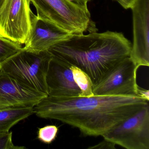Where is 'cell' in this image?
I'll use <instances>...</instances> for the list:
<instances>
[{"label": "cell", "instance_id": "e0dca14e", "mask_svg": "<svg viewBox=\"0 0 149 149\" xmlns=\"http://www.w3.org/2000/svg\"><path fill=\"white\" fill-rule=\"evenodd\" d=\"M116 144L113 142L104 138L103 140L101 141L94 146L89 147V149H116Z\"/></svg>", "mask_w": 149, "mask_h": 149}, {"label": "cell", "instance_id": "30bf717a", "mask_svg": "<svg viewBox=\"0 0 149 149\" xmlns=\"http://www.w3.org/2000/svg\"><path fill=\"white\" fill-rule=\"evenodd\" d=\"M72 35L32 13L30 32L23 48L32 52L46 51L51 46L68 39Z\"/></svg>", "mask_w": 149, "mask_h": 149}, {"label": "cell", "instance_id": "9c48e42d", "mask_svg": "<svg viewBox=\"0 0 149 149\" xmlns=\"http://www.w3.org/2000/svg\"><path fill=\"white\" fill-rule=\"evenodd\" d=\"M47 96L25 87L0 70V110L33 108Z\"/></svg>", "mask_w": 149, "mask_h": 149}, {"label": "cell", "instance_id": "5b68a950", "mask_svg": "<svg viewBox=\"0 0 149 149\" xmlns=\"http://www.w3.org/2000/svg\"><path fill=\"white\" fill-rule=\"evenodd\" d=\"M139 68L130 56L123 59L93 85L94 95L139 96L136 83Z\"/></svg>", "mask_w": 149, "mask_h": 149}, {"label": "cell", "instance_id": "2e32d148", "mask_svg": "<svg viewBox=\"0 0 149 149\" xmlns=\"http://www.w3.org/2000/svg\"><path fill=\"white\" fill-rule=\"evenodd\" d=\"M13 132H0V149H23L25 147L15 146L12 140Z\"/></svg>", "mask_w": 149, "mask_h": 149}, {"label": "cell", "instance_id": "ac0fdd59", "mask_svg": "<svg viewBox=\"0 0 149 149\" xmlns=\"http://www.w3.org/2000/svg\"><path fill=\"white\" fill-rule=\"evenodd\" d=\"M125 9L131 8L136 0H116Z\"/></svg>", "mask_w": 149, "mask_h": 149}, {"label": "cell", "instance_id": "8992f818", "mask_svg": "<svg viewBox=\"0 0 149 149\" xmlns=\"http://www.w3.org/2000/svg\"><path fill=\"white\" fill-rule=\"evenodd\" d=\"M127 149H149V105L102 136Z\"/></svg>", "mask_w": 149, "mask_h": 149}, {"label": "cell", "instance_id": "6da1fadb", "mask_svg": "<svg viewBox=\"0 0 149 149\" xmlns=\"http://www.w3.org/2000/svg\"><path fill=\"white\" fill-rule=\"evenodd\" d=\"M139 96H47L33 107L34 114L74 126L86 136H102L146 105Z\"/></svg>", "mask_w": 149, "mask_h": 149}, {"label": "cell", "instance_id": "ba28073f", "mask_svg": "<svg viewBox=\"0 0 149 149\" xmlns=\"http://www.w3.org/2000/svg\"><path fill=\"white\" fill-rule=\"evenodd\" d=\"M131 9L133 40L130 57L138 67H149V0H136Z\"/></svg>", "mask_w": 149, "mask_h": 149}, {"label": "cell", "instance_id": "4fadbf2b", "mask_svg": "<svg viewBox=\"0 0 149 149\" xmlns=\"http://www.w3.org/2000/svg\"><path fill=\"white\" fill-rule=\"evenodd\" d=\"M70 68L75 82L81 90L79 97L93 96V83L88 74L76 66H70Z\"/></svg>", "mask_w": 149, "mask_h": 149}, {"label": "cell", "instance_id": "d6986e66", "mask_svg": "<svg viewBox=\"0 0 149 149\" xmlns=\"http://www.w3.org/2000/svg\"><path fill=\"white\" fill-rule=\"evenodd\" d=\"M138 92L139 96L143 97L147 101H149V91L148 90L143 89L139 87Z\"/></svg>", "mask_w": 149, "mask_h": 149}, {"label": "cell", "instance_id": "44dd1931", "mask_svg": "<svg viewBox=\"0 0 149 149\" xmlns=\"http://www.w3.org/2000/svg\"><path fill=\"white\" fill-rule=\"evenodd\" d=\"M5 0H0V8L1 7L2 5H3Z\"/></svg>", "mask_w": 149, "mask_h": 149}, {"label": "cell", "instance_id": "7a4b0ae2", "mask_svg": "<svg viewBox=\"0 0 149 149\" xmlns=\"http://www.w3.org/2000/svg\"><path fill=\"white\" fill-rule=\"evenodd\" d=\"M131 48L122 33L108 31L72 35L47 50L52 57L88 74L93 86L117 63L129 57Z\"/></svg>", "mask_w": 149, "mask_h": 149}, {"label": "cell", "instance_id": "7c38bea8", "mask_svg": "<svg viewBox=\"0 0 149 149\" xmlns=\"http://www.w3.org/2000/svg\"><path fill=\"white\" fill-rule=\"evenodd\" d=\"M34 114L33 108H11L0 110V132H7L14 125Z\"/></svg>", "mask_w": 149, "mask_h": 149}, {"label": "cell", "instance_id": "52a82bcc", "mask_svg": "<svg viewBox=\"0 0 149 149\" xmlns=\"http://www.w3.org/2000/svg\"><path fill=\"white\" fill-rule=\"evenodd\" d=\"M32 13L29 0H5L0 8V36L24 45L30 32Z\"/></svg>", "mask_w": 149, "mask_h": 149}, {"label": "cell", "instance_id": "277c9868", "mask_svg": "<svg viewBox=\"0 0 149 149\" xmlns=\"http://www.w3.org/2000/svg\"><path fill=\"white\" fill-rule=\"evenodd\" d=\"M35 7L37 16L55 24L73 35L83 34L96 29L88 6L69 0H29Z\"/></svg>", "mask_w": 149, "mask_h": 149}, {"label": "cell", "instance_id": "9a60e30c", "mask_svg": "<svg viewBox=\"0 0 149 149\" xmlns=\"http://www.w3.org/2000/svg\"><path fill=\"white\" fill-rule=\"evenodd\" d=\"M58 132V127L56 125H47L39 129L38 138L45 143H50L55 140Z\"/></svg>", "mask_w": 149, "mask_h": 149}, {"label": "cell", "instance_id": "8fae6325", "mask_svg": "<svg viewBox=\"0 0 149 149\" xmlns=\"http://www.w3.org/2000/svg\"><path fill=\"white\" fill-rule=\"evenodd\" d=\"M46 82L48 96L55 97L80 96L81 90L75 82L70 66L52 57Z\"/></svg>", "mask_w": 149, "mask_h": 149}, {"label": "cell", "instance_id": "5bb4252c", "mask_svg": "<svg viewBox=\"0 0 149 149\" xmlns=\"http://www.w3.org/2000/svg\"><path fill=\"white\" fill-rule=\"evenodd\" d=\"M20 44L0 36V64L23 49Z\"/></svg>", "mask_w": 149, "mask_h": 149}, {"label": "cell", "instance_id": "3957f363", "mask_svg": "<svg viewBox=\"0 0 149 149\" xmlns=\"http://www.w3.org/2000/svg\"><path fill=\"white\" fill-rule=\"evenodd\" d=\"M52 59L47 50L35 52L22 49L0 64V70L25 87L48 96L46 77Z\"/></svg>", "mask_w": 149, "mask_h": 149}, {"label": "cell", "instance_id": "ffe728a7", "mask_svg": "<svg viewBox=\"0 0 149 149\" xmlns=\"http://www.w3.org/2000/svg\"><path fill=\"white\" fill-rule=\"evenodd\" d=\"M69 1L77 5L87 6L88 2L91 1V0H69Z\"/></svg>", "mask_w": 149, "mask_h": 149}]
</instances>
